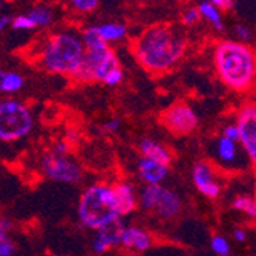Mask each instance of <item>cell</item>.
<instances>
[{
    "label": "cell",
    "mask_w": 256,
    "mask_h": 256,
    "mask_svg": "<svg viewBox=\"0 0 256 256\" xmlns=\"http://www.w3.org/2000/svg\"><path fill=\"white\" fill-rule=\"evenodd\" d=\"M186 48L188 38L184 32L166 23L146 28L132 43L136 62L154 76H161L174 69L182 58Z\"/></svg>",
    "instance_id": "obj_1"
},
{
    "label": "cell",
    "mask_w": 256,
    "mask_h": 256,
    "mask_svg": "<svg viewBox=\"0 0 256 256\" xmlns=\"http://www.w3.org/2000/svg\"><path fill=\"white\" fill-rule=\"evenodd\" d=\"M215 68L220 80L236 92H248L254 84V52L244 42H221L215 50Z\"/></svg>",
    "instance_id": "obj_2"
},
{
    "label": "cell",
    "mask_w": 256,
    "mask_h": 256,
    "mask_svg": "<svg viewBox=\"0 0 256 256\" xmlns=\"http://www.w3.org/2000/svg\"><path fill=\"white\" fill-rule=\"evenodd\" d=\"M84 54L82 37L71 31H63L51 36L44 43L40 64L46 72L71 77L78 68Z\"/></svg>",
    "instance_id": "obj_3"
},
{
    "label": "cell",
    "mask_w": 256,
    "mask_h": 256,
    "mask_svg": "<svg viewBox=\"0 0 256 256\" xmlns=\"http://www.w3.org/2000/svg\"><path fill=\"white\" fill-rule=\"evenodd\" d=\"M78 220L90 230H98L122 220L117 214L112 186L103 182L92 184L82 194L78 201Z\"/></svg>",
    "instance_id": "obj_4"
},
{
    "label": "cell",
    "mask_w": 256,
    "mask_h": 256,
    "mask_svg": "<svg viewBox=\"0 0 256 256\" xmlns=\"http://www.w3.org/2000/svg\"><path fill=\"white\" fill-rule=\"evenodd\" d=\"M34 117L26 104L6 98L0 102V142L16 143L31 134Z\"/></svg>",
    "instance_id": "obj_5"
},
{
    "label": "cell",
    "mask_w": 256,
    "mask_h": 256,
    "mask_svg": "<svg viewBox=\"0 0 256 256\" xmlns=\"http://www.w3.org/2000/svg\"><path fill=\"white\" fill-rule=\"evenodd\" d=\"M120 68L122 63L110 46L97 51L84 50L83 58L71 77L78 83H103L110 72L117 71Z\"/></svg>",
    "instance_id": "obj_6"
},
{
    "label": "cell",
    "mask_w": 256,
    "mask_h": 256,
    "mask_svg": "<svg viewBox=\"0 0 256 256\" xmlns=\"http://www.w3.org/2000/svg\"><path fill=\"white\" fill-rule=\"evenodd\" d=\"M138 204L144 212L154 214L161 220H174L182 207L180 195L162 184H146L140 194Z\"/></svg>",
    "instance_id": "obj_7"
},
{
    "label": "cell",
    "mask_w": 256,
    "mask_h": 256,
    "mask_svg": "<svg viewBox=\"0 0 256 256\" xmlns=\"http://www.w3.org/2000/svg\"><path fill=\"white\" fill-rule=\"evenodd\" d=\"M160 123L174 136H188L194 134L200 124L195 110L184 102H176L160 114Z\"/></svg>",
    "instance_id": "obj_8"
},
{
    "label": "cell",
    "mask_w": 256,
    "mask_h": 256,
    "mask_svg": "<svg viewBox=\"0 0 256 256\" xmlns=\"http://www.w3.org/2000/svg\"><path fill=\"white\" fill-rule=\"evenodd\" d=\"M42 172L46 178L57 182L77 184L83 178V170L78 162L68 155H57L50 152L42 158Z\"/></svg>",
    "instance_id": "obj_9"
},
{
    "label": "cell",
    "mask_w": 256,
    "mask_h": 256,
    "mask_svg": "<svg viewBox=\"0 0 256 256\" xmlns=\"http://www.w3.org/2000/svg\"><path fill=\"white\" fill-rule=\"evenodd\" d=\"M238 143L242 146L250 161H256V108L253 103L246 104L238 114Z\"/></svg>",
    "instance_id": "obj_10"
},
{
    "label": "cell",
    "mask_w": 256,
    "mask_h": 256,
    "mask_svg": "<svg viewBox=\"0 0 256 256\" xmlns=\"http://www.w3.org/2000/svg\"><path fill=\"white\" fill-rule=\"evenodd\" d=\"M192 180L196 190L206 198L215 200L221 194V182L216 178L215 170L206 161H198L192 170Z\"/></svg>",
    "instance_id": "obj_11"
},
{
    "label": "cell",
    "mask_w": 256,
    "mask_h": 256,
    "mask_svg": "<svg viewBox=\"0 0 256 256\" xmlns=\"http://www.w3.org/2000/svg\"><path fill=\"white\" fill-rule=\"evenodd\" d=\"M122 230H123V226H122L120 220L96 230L97 235H96L94 241H92V250H94L96 253H98V254H102V253H106V252L112 250L114 247L120 246Z\"/></svg>",
    "instance_id": "obj_12"
},
{
    "label": "cell",
    "mask_w": 256,
    "mask_h": 256,
    "mask_svg": "<svg viewBox=\"0 0 256 256\" xmlns=\"http://www.w3.org/2000/svg\"><path fill=\"white\" fill-rule=\"evenodd\" d=\"M120 246L124 250H132L136 253L148 252L152 246V236L144 228L140 227H123L120 235Z\"/></svg>",
    "instance_id": "obj_13"
},
{
    "label": "cell",
    "mask_w": 256,
    "mask_h": 256,
    "mask_svg": "<svg viewBox=\"0 0 256 256\" xmlns=\"http://www.w3.org/2000/svg\"><path fill=\"white\" fill-rule=\"evenodd\" d=\"M114 189V196H115V206H117V214L120 218L130 215L136 206L138 200L135 195V190L132 188V184L129 182H117L112 186Z\"/></svg>",
    "instance_id": "obj_14"
},
{
    "label": "cell",
    "mask_w": 256,
    "mask_h": 256,
    "mask_svg": "<svg viewBox=\"0 0 256 256\" xmlns=\"http://www.w3.org/2000/svg\"><path fill=\"white\" fill-rule=\"evenodd\" d=\"M138 174L146 184H161L168 178L169 166L155 160L142 156L138 160Z\"/></svg>",
    "instance_id": "obj_15"
},
{
    "label": "cell",
    "mask_w": 256,
    "mask_h": 256,
    "mask_svg": "<svg viewBox=\"0 0 256 256\" xmlns=\"http://www.w3.org/2000/svg\"><path fill=\"white\" fill-rule=\"evenodd\" d=\"M138 150H140V154H142V156L155 160V161L162 162V164H166V166H169L170 162H172V154H170V150L164 144L155 142V140L143 138L142 142H140Z\"/></svg>",
    "instance_id": "obj_16"
},
{
    "label": "cell",
    "mask_w": 256,
    "mask_h": 256,
    "mask_svg": "<svg viewBox=\"0 0 256 256\" xmlns=\"http://www.w3.org/2000/svg\"><path fill=\"white\" fill-rule=\"evenodd\" d=\"M96 30L98 31L100 37L106 42V43H112V42H120L126 37L128 34V28L123 23H117V22H110V23H102V25H96Z\"/></svg>",
    "instance_id": "obj_17"
},
{
    "label": "cell",
    "mask_w": 256,
    "mask_h": 256,
    "mask_svg": "<svg viewBox=\"0 0 256 256\" xmlns=\"http://www.w3.org/2000/svg\"><path fill=\"white\" fill-rule=\"evenodd\" d=\"M198 11H200L201 18L207 20L216 31H222L224 30V22H222V17H221V10L216 8L214 4H210L208 0H206V2H201L198 5Z\"/></svg>",
    "instance_id": "obj_18"
},
{
    "label": "cell",
    "mask_w": 256,
    "mask_h": 256,
    "mask_svg": "<svg viewBox=\"0 0 256 256\" xmlns=\"http://www.w3.org/2000/svg\"><path fill=\"white\" fill-rule=\"evenodd\" d=\"M216 150H218V156L221 158V161L224 162H232L235 161L236 155H238V146H236V142L230 138H226V136H221L218 140V146H216Z\"/></svg>",
    "instance_id": "obj_19"
},
{
    "label": "cell",
    "mask_w": 256,
    "mask_h": 256,
    "mask_svg": "<svg viewBox=\"0 0 256 256\" xmlns=\"http://www.w3.org/2000/svg\"><path fill=\"white\" fill-rule=\"evenodd\" d=\"M23 84H25V80H23V77L18 72H16V71H5L0 92H4V94H16V92L22 90Z\"/></svg>",
    "instance_id": "obj_20"
},
{
    "label": "cell",
    "mask_w": 256,
    "mask_h": 256,
    "mask_svg": "<svg viewBox=\"0 0 256 256\" xmlns=\"http://www.w3.org/2000/svg\"><path fill=\"white\" fill-rule=\"evenodd\" d=\"M82 42H83L84 50H89V51H97V50H103V48H106V46H109V43H106L100 37V34L96 30V26H90V28H88L83 32Z\"/></svg>",
    "instance_id": "obj_21"
},
{
    "label": "cell",
    "mask_w": 256,
    "mask_h": 256,
    "mask_svg": "<svg viewBox=\"0 0 256 256\" xmlns=\"http://www.w3.org/2000/svg\"><path fill=\"white\" fill-rule=\"evenodd\" d=\"M28 17L34 22V25L37 28H44V26H50L51 23L54 22V14L50 8L46 6H37L34 10H31L28 12Z\"/></svg>",
    "instance_id": "obj_22"
},
{
    "label": "cell",
    "mask_w": 256,
    "mask_h": 256,
    "mask_svg": "<svg viewBox=\"0 0 256 256\" xmlns=\"http://www.w3.org/2000/svg\"><path fill=\"white\" fill-rule=\"evenodd\" d=\"M232 207L235 208L236 212H241L250 218H254L256 216V201L253 196L250 195H240L234 200L232 202Z\"/></svg>",
    "instance_id": "obj_23"
},
{
    "label": "cell",
    "mask_w": 256,
    "mask_h": 256,
    "mask_svg": "<svg viewBox=\"0 0 256 256\" xmlns=\"http://www.w3.org/2000/svg\"><path fill=\"white\" fill-rule=\"evenodd\" d=\"M17 253V247L10 236V232L0 227V256H12Z\"/></svg>",
    "instance_id": "obj_24"
},
{
    "label": "cell",
    "mask_w": 256,
    "mask_h": 256,
    "mask_svg": "<svg viewBox=\"0 0 256 256\" xmlns=\"http://www.w3.org/2000/svg\"><path fill=\"white\" fill-rule=\"evenodd\" d=\"M11 28L14 31H31V30H36L37 26L34 25V22L28 17V14H22V16H17L14 18H11Z\"/></svg>",
    "instance_id": "obj_25"
},
{
    "label": "cell",
    "mask_w": 256,
    "mask_h": 256,
    "mask_svg": "<svg viewBox=\"0 0 256 256\" xmlns=\"http://www.w3.org/2000/svg\"><path fill=\"white\" fill-rule=\"evenodd\" d=\"M210 248L215 254H220V256H227L230 254V244L228 241L221 236V235H215L212 240H210Z\"/></svg>",
    "instance_id": "obj_26"
},
{
    "label": "cell",
    "mask_w": 256,
    "mask_h": 256,
    "mask_svg": "<svg viewBox=\"0 0 256 256\" xmlns=\"http://www.w3.org/2000/svg\"><path fill=\"white\" fill-rule=\"evenodd\" d=\"M71 5L76 11L88 14L97 10V6L100 5V0H71Z\"/></svg>",
    "instance_id": "obj_27"
},
{
    "label": "cell",
    "mask_w": 256,
    "mask_h": 256,
    "mask_svg": "<svg viewBox=\"0 0 256 256\" xmlns=\"http://www.w3.org/2000/svg\"><path fill=\"white\" fill-rule=\"evenodd\" d=\"M200 18H201V16H200L198 8H189L182 14V25L184 26H194L200 22Z\"/></svg>",
    "instance_id": "obj_28"
},
{
    "label": "cell",
    "mask_w": 256,
    "mask_h": 256,
    "mask_svg": "<svg viewBox=\"0 0 256 256\" xmlns=\"http://www.w3.org/2000/svg\"><path fill=\"white\" fill-rule=\"evenodd\" d=\"M222 136L230 138V140H234V142L238 143V126H236V123L227 124L222 130Z\"/></svg>",
    "instance_id": "obj_29"
},
{
    "label": "cell",
    "mask_w": 256,
    "mask_h": 256,
    "mask_svg": "<svg viewBox=\"0 0 256 256\" xmlns=\"http://www.w3.org/2000/svg\"><path fill=\"white\" fill-rule=\"evenodd\" d=\"M210 4H214L216 8H220L221 11H228L235 6L236 0H208Z\"/></svg>",
    "instance_id": "obj_30"
},
{
    "label": "cell",
    "mask_w": 256,
    "mask_h": 256,
    "mask_svg": "<svg viewBox=\"0 0 256 256\" xmlns=\"http://www.w3.org/2000/svg\"><path fill=\"white\" fill-rule=\"evenodd\" d=\"M235 34H236V37H238L241 42H247V40H250V37H252V32H250V30H248L246 25H236V26H235Z\"/></svg>",
    "instance_id": "obj_31"
},
{
    "label": "cell",
    "mask_w": 256,
    "mask_h": 256,
    "mask_svg": "<svg viewBox=\"0 0 256 256\" xmlns=\"http://www.w3.org/2000/svg\"><path fill=\"white\" fill-rule=\"evenodd\" d=\"M120 128H122V122H120L118 118H112V120H109V122H106V123L103 124V129H104L106 132H110V134L117 132Z\"/></svg>",
    "instance_id": "obj_32"
},
{
    "label": "cell",
    "mask_w": 256,
    "mask_h": 256,
    "mask_svg": "<svg viewBox=\"0 0 256 256\" xmlns=\"http://www.w3.org/2000/svg\"><path fill=\"white\" fill-rule=\"evenodd\" d=\"M69 148H71V146H69V144L64 142V140H63V142H58V143L54 144L52 152L57 154V155H68V154H69Z\"/></svg>",
    "instance_id": "obj_33"
},
{
    "label": "cell",
    "mask_w": 256,
    "mask_h": 256,
    "mask_svg": "<svg viewBox=\"0 0 256 256\" xmlns=\"http://www.w3.org/2000/svg\"><path fill=\"white\" fill-rule=\"evenodd\" d=\"M64 142H66L69 146H71V144H76V143L78 142V134H77L76 130H68Z\"/></svg>",
    "instance_id": "obj_34"
},
{
    "label": "cell",
    "mask_w": 256,
    "mask_h": 256,
    "mask_svg": "<svg viewBox=\"0 0 256 256\" xmlns=\"http://www.w3.org/2000/svg\"><path fill=\"white\" fill-rule=\"evenodd\" d=\"M234 238L236 240V242H246V240H247L246 230H242V228H235V230H234Z\"/></svg>",
    "instance_id": "obj_35"
},
{
    "label": "cell",
    "mask_w": 256,
    "mask_h": 256,
    "mask_svg": "<svg viewBox=\"0 0 256 256\" xmlns=\"http://www.w3.org/2000/svg\"><path fill=\"white\" fill-rule=\"evenodd\" d=\"M10 23H11V17H8V16L0 17V34H2V32L8 28Z\"/></svg>",
    "instance_id": "obj_36"
},
{
    "label": "cell",
    "mask_w": 256,
    "mask_h": 256,
    "mask_svg": "<svg viewBox=\"0 0 256 256\" xmlns=\"http://www.w3.org/2000/svg\"><path fill=\"white\" fill-rule=\"evenodd\" d=\"M4 76H5V71H4V69H0V88H2V80H4Z\"/></svg>",
    "instance_id": "obj_37"
},
{
    "label": "cell",
    "mask_w": 256,
    "mask_h": 256,
    "mask_svg": "<svg viewBox=\"0 0 256 256\" xmlns=\"http://www.w3.org/2000/svg\"><path fill=\"white\" fill-rule=\"evenodd\" d=\"M0 6H2V0H0Z\"/></svg>",
    "instance_id": "obj_38"
}]
</instances>
